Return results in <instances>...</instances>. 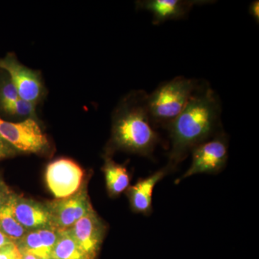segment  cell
<instances>
[{
  "label": "cell",
  "mask_w": 259,
  "mask_h": 259,
  "mask_svg": "<svg viewBox=\"0 0 259 259\" xmlns=\"http://www.w3.org/2000/svg\"><path fill=\"white\" fill-rule=\"evenodd\" d=\"M50 259H93L78 244L69 229L59 231V236Z\"/></svg>",
  "instance_id": "cell-15"
},
{
  "label": "cell",
  "mask_w": 259,
  "mask_h": 259,
  "mask_svg": "<svg viewBox=\"0 0 259 259\" xmlns=\"http://www.w3.org/2000/svg\"><path fill=\"white\" fill-rule=\"evenodd\" d=\"M147 95L144 90H134L119 102L112 114L107 153L122 151L152 158L161 140L148 115Z\"/></svg>",
  "instance_id": "cell-2"
},
{
  "label": "cell",
  "mask_w": 259,
  "mask_h": 259,
  "mask_svg": "<svg viewBox=\"0 0 259 259\" xmlns=\"http://www.w3.org/2000/svg\"><path fill=\"white\" fill-rule=\"evenodd\" d=\"M0 136L18 151L42 153L49 148V141L36 120L27 118L15 122L0 117Z\"/></svg>",
  "instance_id": "cell-5"
},
{
  "label": "cell",
  "mask_w": 259,
  "mask_h": 259,
  "mask_svg": "<svg viewBox=\"0 0 259 259\" xmlns=\"http://www.w3.org/2000/svg\"><path fill=\"white\" fill-rule=\"evenodd\" d=\"M0 69L9 76L22 100L37 105L46 95L41 75L21 64L13 53L0 58Z\"/></svg>",
  "instance_id": "cell-6"
},
{
  "label": "cell",
  "mask_w": 259,
  "mask_h": 259,
  "mask_svg": "<svg viewBox=\"0 0 259 259\" xmlns=\"http://www.w3.org/2000/svg\"><path fill=\"white\" fill-rule=\"evenodd\" d=\"M18 151L0 136V161L13 157Z\"/></svg>",
  "instance_id": "cell-20"
},
{
  "label": "cell",
  "mask_w": 259,
  "mask_h": 259,
  "mask_svg": "<svg viewBox=\"0 0 259 259\" xmlns=\"http://www.w3.org/2000/svg\"><path fill=\"white\" fill-rule=\"evenodd\" d=\"M219 97L202 81L183 111L166 128L171 143L166 165L175 171L195 146L223 131Z\"/></svg>",
  "instance_id": "cell-1"
},
{
  "label": "cell",
  "mask_w": 259,
  "mask_h": 259,
  "mask_svg": "<svg viewBox=\"0 0 259 259\" xmlns=\"http://www.w3.org/2000/svg\"><path fill=\"white\" fill-rule=\"evenodd\" d=\"M102 171L105 175L107 192L110 197L113 198L119 197L128 190L131 176L125 165L116 163L110 156H107Z\"/></svg>",
  "instance_id": "cell-14"
},
{
  "label": "cell",
  "mask_w": 259,
  "mask_h": 259,
  "mask_svg": "<svg viewBox=\"0 0 259 259\" xmlns=\"http://www.w3.org/2000/svg\"><path fill=\"white\" fill-rule=\"evenodd\" d=\"M10 206L14 217L27 231L51 227L50 212L47 204L24 198L15 193Z\"/></svg>",
  "instance_id": "cell-11"
},
{
  "label": "cell",
  "mask_w": 259,
  "mask_h": 259,
  "mask_svg": "<svg viewBox=\"0 0 259 259\" xmlns=\"http://www.w3.org/2000/svg\"><path fill=\"white\" fill-rule=\"evenodd\" d=\"M0 231L15 245L20 243L28 232L14 217L10 204L0 212Z\"/></svg>",
  "instance_id": "cell-16"
},
{
  "label": "cell",
  "mask_w": 259,
  "mask_h": 259,
  "mask_svg": "<svg viewBox=\"0 0 259 259\" xmlns=\"http://www.w3.org/2000/svg\"><path fill=\"white\" fill-rule=\"evenodd\" d=\"M20 253H30L40 258L50 259L44 243L39 230L28 231L22 241L16 245Z\"/></svg>",
  "instance_id": "cell-17"
},
{
  "label": "cell",
  "mask_w": 259,
  "mask_h": 259,
  "mask_svg": "<svg viewBox=\"0 0 259 259\" xmlns=\"http://www.w3.org/2000/svg\"><path fill=\"white\" fill-rule=\"evenodd\" d=\"M14 194V192L0 177V212L10 204Z\"/></svg>",
  "instance_id": "cell-18"
},
{
  "label": "cell",
  "mask_w": 259,
  "mask_h": 259,
  "mask_svg": "<svg viewBox=\"0 0 259 259\" xmlns=\"http://www.w3.org/2000/svg\"><path fill=\"white\" fill-rule=\"evenodd\" d=\"M200 83L199 80L176 76L148 94V115L154 127L166 129L183 111Z\"/></svg>",
  "instance_id": "cell-3"
},
{
  "label": "cell",
  "mask_w": 259,
  "mask_h": 259,
  "mask_svg": "<svg viewBox=\"0 0 259 259\" xmlns=\"http://www.w3.org/2000/svg\"><path fill=\"white\" fill-rule=\"evenodd\" d=\"M209 0H141L136 2L138 10H146L152 15L153 25H161L169 20L187 18L194 6L211 4Z\"/></svg>",
  "instance_id": "cell-10"
},
{
  "label": "cell",
  "mask_w": 259,
  "mask_h": 259,
  "mask_svg": "<svg viewBox=\"0 0 259 259\" xmlns=\"http://www.w3.org/2000/svg\"><path fill=\"white\" fill-rule=\"evenodd\" d=\"M13 243L9 238H8L4 233H3L1 231H0V249L3 247L6 246V245L11 244Z\"/></svg>",
  "instance_id": "cell-22"
},
{
  "label": "cell",
  "mask_w": 259,
  "mask_h": 259,
  "mask_svg": "<svg viewBox=\"0 0 259 259\" xmlns=\"http://www.w3.org/2000/svg\"><path fill=\"white\" fill-rule=\"evenodd\" d=\"M228 138L223 131L201 143L191 151L190 168L175 182L179 184L185 179L198 175H218L226 168L228 160Z\"/></svg>",
  "instance_id": "cell-4"
},
{
  "label": "cell",
  "mask_w": 259,
  "mask_h": 259,
  "mask_svg": "<svg viewBox=\"0 0 259 259\" xmlns=\"http://www.w3.org/2000/svg\"><path fill=\"white\" fill-rule=\"evenodd\" d=\"M81 249L93 259L96 258L106 234L107 226L92 209L69 229Z\"/></svg>",
  "instance_id": "cell-9"
},
{
  "label": "cell",
  "mask_w": 259,
  "mask_h": 259,
  "mask_svg": "<svg viewBox=\"0 0 259 259\" xmlns=\"http://www.w3.org/2000/svg\"><path fill=\"white\" fill-rule=\"evenodd\" d=\"M84 173L76 162L69 158H59L51 162L46 171V181L56 199L71 197L82 187Z\"/></svg>",
  "instance_id": "cell-7"
},
{
  "label": "cell",
  "mask_w": 259,
  "mask_h": 259,
  "mask_svg": "<svg viewBox=\"0 0 259 259\" xmlns=\"http://www.w3.org/2000/svg\"><path fill=\"white\" fill-rule=\"evenodd\" d=\"M36 105L22 100L9 76L0 69V113L9 117L35 119Z\"/></svg>",
  "instance_id": "cell-13"
},
{
  "label": "cell",
  "mask_w": 259,
  "mask_h": 259,
  "mask_svg": "<svg viewBox=\"0 0 259 259\" xmlns=\"http://www.w3.org/2000/svg\"><path fill=\"white\" fill-rule=\"evenodd\" d=\"M50 212L51 227L58 231L70 229L75 223L93 209L86 186L68 198L47 202Z\"/></svg>",
  "instance_id": "cell-8"
},
{
  "label": "cell",
  "mask_w": 259,
  "mask_h": 259,
  "mask_svg": "<svg viewBox=\"0 0 259 259\" xmlns=\"http://www.w3.org/2000/svg\"><path fill=\"white\" fill-rule=\"evenodd\" d=\"M248 13L253 20L258 23L259 22V1L258 0H255L252 2L248 7Z\"/></svg>",
  "instance_id": "cell-21"
},
{
  "label": "cell",
  "mask_w": 259,
  "mask_h": 259,
  "mask_svg": "<svg viewBox=\"0 0 259 259\" xmlns=\"http://www.w3.org/2000/svg\"><path fill=\"white\" fill-rule=\"evenodd\" d=\"M168 165L162 167L150 176L140 178L127 190V195L133 212L148 217L153 212V193L155 187L163 178L174 172Z\"/></svg>",
  "instance_id": "cell-12"
},
{
  "label": "cell",
  "mask_w": 259,
  "mask_h": 259,
  "mask_svg": "<svg viewBox=\"0 0 259 259\" xmlns=\"http://www.w3.org/2000/svg\"><path fill=\"white\" fill-rule=\"evenodd\" d=\"M0 259H21V253L18 246L11 243L0 249Z\"/></svg>",
  "instance_id": "cell-19"
}]
</instances>
